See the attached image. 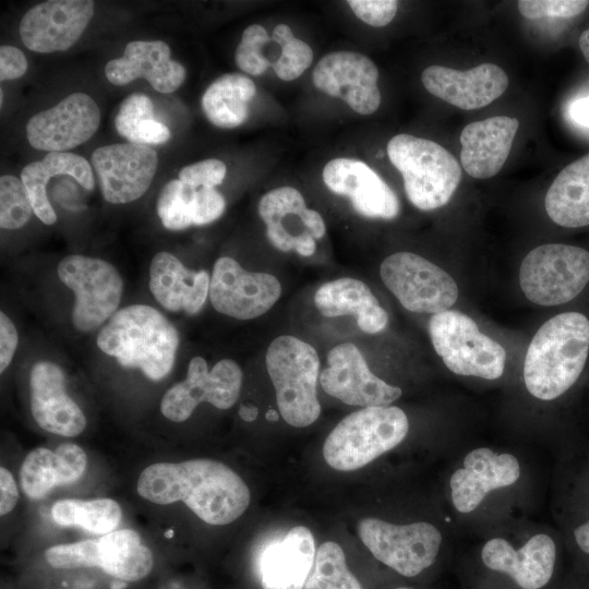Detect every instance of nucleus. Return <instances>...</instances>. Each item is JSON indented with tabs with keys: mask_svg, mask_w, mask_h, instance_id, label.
<instances>
[{
	"mask_svg": "<svg viewBox=\"0 0 589 589\" xmlns=\"http://www.w3.org/2000/svg\"><path fill=\"white\" fill-rule=\"evenodd\" d=\"M136 489L155 504L181 501L215 526L235 521L250 504V491L241 477L225 464L205 458L152 464L141 472Z\"/></svg>",
	"mask_w": 589,
	"mask_h": 589,
	"instance_id": "nucleus-1",
	"label": "nucleus"
},
{
	"mask_svg": "<svg viewBox=\"0 0 589 589\" xmlns=\"http://www.w3.org/2000/svg\"><path fill=\"white\" fill-rule=\"evenodd\" d=\"M589 361V316L581 311L558 313L537 330L524 362L528 392L554 400L569 392Z\"/></svg>",
	"mask_w": 589,
	"mask_h": 589,
	"instance_id": "nucleus-2",
	"label": "nucleus"
},
{
	"mask_svg": "<svg viewBox=\"0 0 589 589\" xmlns=\"http://www.w3.org/2000/svg\"><path fill=\"white\" fill-rule=\"evenodd\" d=\"M97 346L125 368L159 381L172 369L179 334L156 309L132 304L117 311L100 329Z\"/></svg>",
	"mask_w": 589,
	"mask_h": 589,
	"instance_id": "nucleus-3",
	"label": "nucleus"
},
{
	"mask_svg": "<svg viewBox=\"0 0 589 589\" xmlns=\"http://www.w3.org/2000/svg\"><path fill=\"white\" fill-rule=\"evenodd\" d=\"M387 155L402 177L407 199L421 211L447 204L461 180L459 163L436 142L397 134L387 144Z\"/></svg>",
	"mask_w": 589,
	"mask_h": 589,
	"instance_id": "nucleus-4",
	"label": "nucleus"
},
{
	"mask_svg": "<svg viewBox=\"0 0 589 589\" xmlns=\"http://www.w3.org/2000/svg\"><path fill=\"white\" fill-rule=\"evenodd\" d=\"M408 430V418L400 408L364 407L332 430L324 442L323 456L336 470H356L400 444Z\"/></svg>",
	"mask_w": 589,
	"mask_h": 589,
	"instance_id": "nucleus-5",
	"label": "nucleus"
},
{
	"mask_svg": "<svg viewBox=\"0 0 589 589\" xmlns=\"http://www.w3.org/2000/svg\"><path fill=\"white\" fill-rule=\"evenodd\" d=\"M265 362L283 419L296 428L315 422L321 413L316 395L320 359L315 348L294 336L281 335L269 344Z\"/></svg>",
	"mask_w": 589,
	"mask_h": 589,
	"instance_id": "nucleus-6",
	"label": "nucleus"
},
{
	"mask_svg": "<svg viewBox=\"0 0 589 589\" xmlns=\"http://www.w3.org/2000/svg\"><path fill=\"white\" fill-rule=\"evenodd\" d=\"M519 284L536 304L572 302L589 287V250L566 243L539 245L522 260Z\"/></svg>",
	"mask_w": 589,
	"mask_h": 589,
	"instance_id": "nucleus-7",
	"label": "nucleus"
},
{
	"mask_svg": "<svg viewBox=\"0 0 589 589\" xmlns=\"http://www.w3.org/2000/svg\"><path fill=\"white\" fill-rule=\"evenodd\" d=\"M429 334L434 350L453 373L485 380L503 374L505 349L482 334L468 315L455 310L435 313L429 322Z\"/></svg>",
	"mask_w": 589,
	"mask_h": 589,
	"instance_id": "nucleus-8",
	"label": "nucleus"
},
{
	"mask_svg": "<svg viewBox=\"0 0 589 589\" xmlns=\"http://www.w3.org/2000/svg\"><path fill=\"white\" fill-rule=\"evenodd\" d=\"M57 272L60 280L75 294L72 323L77 330H93L115 314L123 283L110 263L73 254L59 262Z\"/></svg>",
	"mask_w": 589,
	"mask_h": 589,
	"instance_id": "nucleus-9",
	"label": "nucleus"
},
{
	"mask_svg": "<svg viewBox=\"0 0 589 589\" xmlns=\"http://www.w3.org/2000/svg\"><path fill=\"white\" fill-rule=\"evenodd\" d=\"M358 533L376 560L405 577L429 568L442 543L438 529L425 521L395 525L364 518L358 525Z\"/></svg>",
	"mask_w": 589,
	"mask_h": 589,
	"instance_id": "nucleus-10",
	"label": "nucleus"
},
{
	"mask_svg": "<svg viewBox=\"0 0 589 589\" xmlns=\"http://www.w3.org/2000/svg\"><path fill=\"white\" fill-rule=\"evenodd\" d=\"M380 275L400 304L411 312L440 313L447 311L458 299L454 278L411 252L387 256L381 264Z\"/></svg>",
	"mask_w": 589,
	"mask_h": 589,
	"instance_id": "nucleus-11",
	"label": "nucleus"
},
{
	"mask_svg": "<svg viewBox=\"0 0 589 589\" xmlns=\"http://www.w3.org/2000/svg\"><path fill=\"white\" fill-rule=\"evenodd\" d=\"M241 386L242 371L237 362L223 359L209 371L205 359L196 356L189 363L185 380L164 395L160 411L172 422H183L204 401L228 409L236 404Z\"/></svg>",
	"mask_w": 589,
	"mask_h": 589,
	"instance_id": "nucleus-12",
	"label": "nucleus"
},
{
	"mask_svg": "<svg viewBox=\"0 0 589 589\" xmlns=\"http://www.w3.org/2000/svg\"><path fill=\"white\" fill-rule=\"evenodd\" d=\"M280 294L281 285L272 274L248 272L228 256L219 257L214 265L208 296L221 314L252 320L269 311Z\"/></svg>",
	"mask_w": 589,
	"mask_h": 589,
	"instance_id": "nucleus-13",
	"label": "nucleus"
},
{
	"mask_svg": "<svg viewBox=\"0 0 589 589\" xmlns=\"http://www.w3.org/2000/svg\"><path fill=\"white\" fill-rule=\"evenodd\" d=\"M92 165L104 199L112 204H124L147 191L157 170L158 156L147 145L110 144L93 152Z\"/></svg>",
	"mask_w": 589,
	"mask_h": 589,
	"instance_id": "nucleus-14",
	"label": "nucleus"
},
{
	"mask_svg": "<svg viewBox=\"0 0 589 589\" xmlns=\"http://www.w3.org/2000/svg\"><path fill=\"white\" fill-rule=\"evenodd\" d=\"M327 366L320 375L322 388L346 405L389 406L401 396L399 387L374 375L354 344L344 342L327 353Z\"/></svg>",
	"mask_w": 589,
	"mask_h": 589,
	"instance_id": "nucleus-15",
	"label": "nucleus"
},
{
	"mask_svg": "<svg viewBox=\"0 0 589 589\" xmlns=\"http://www.w3.org/2000/svg\"><path fill=\"white\" fill-rule=\"evenodd\" d=\"M312 80L317 89L342 99L359 115H372L381 105L378 70L365 55L347 50L327 53L315 65Z\"/></svg>",
	"mask_w": 589,
	"mask_h": 589,
	"instance_id": "nucleus-16",
	"label": "nucleus"
},
{
	"mask_svg": "<svg viewBox=\"0 0 589 589\" xmlns=\"http://www.w3.org/2000/svg\"><path fill=\"white\" fill-rule=\"evenodd\" d=\"M99 123L100 110L95 100L77 92L34 115L26 124V136L36 149L65 152L88 141Z\"/></svg>",
	"mask_w": 589,
	"mask_h": 589,
	"instance_id": "nucleus-17",
	"label": "nucleus"
},
{
	"mask_svg": "<svg viewBox=\"0 0 589 589\" xmlns=\"http://www.w3.org/2000/svg\"><path fill=\"white\" fill-rule=\"evenodd\" d=\"M94 14L91 0H49L31 8L19 32L23 44L41 53L64 51L81 37Z\"/></svg>",
	"mask_w": 589,
	"mask_h": 589,
	"instance_id": "nucleus-18",
	"label": "nucleus"
},
{
	"mask_svg": "<svg viewBox=\"0 0 589 589\" xmlns=\"http://www.w3.org/2000/svg\"><path fill=\"white\" fill-rule=\"evenodd\" d=\"M481 561L485 568L507 576L520 589H542L553 578L557 546L544 533L534 534L519 549L494 538L483 545Z\"/></svg>",
	"mask_w": 589,
	"mask_h": 589,
	"instance_id": "nucleus-19",
	"label": "nucleus"
},
{
	"mask_svg": "<svg viewBox=\"0 0 589 589\" xmlns=\"http://www.w3.org/2000/svg\"><path fill=\"white\" fill-rule=\"evenodd\" d=\"M322 177L329 191L348 197L353 209L363 217L389 220L400 212L395 192L359 159H332L325 165Z\"/></svg>",
	"mask_w": 589,
	"mask_h": 589,
	"instance_id": "nucleus-20",
	"label": "nucleus"
},
{
	"mask_svg": "<svg viewBox=\"0 0 589 589\" xmlns=\"http://www.w3.org/2000/svg\"><path fill=\"white\" fill-rule=\"evenodd\" d=\"M421 82L430 94L464 110L488 106L508 86L506 73L494 63H482L467 71L430 65L423 70Z\"/></svg>",
	"mask_w": 589,
	"mask_h": 589,
	"instance_id": "nucleus-21",
	"label": "nucleus"
},
{
	"mask_svg": "<svg viewBox=\"0 0 589 589\" xmlns=\"http://www.w3.org/2000/svg\"><path fill=\"white\" fill-rule=\"evenodd\" d=\"M31 410L36 423L45 431L76 436L86 426V418L65 392L61 368L50 361H39L31 370Z\"/></svg>",
	"mask_w": 589,
	"mask_h": 589,
	"instance_id": "nucleus-22",
	"label": "nucleus"
},
{
	"mask_svg": "<svg viewBox=\"0 0 589 589\" xmlns=\"http://www.w3.org/2000/svg\"><path fill=\"white\" fill-rule=\"evenodd\" d=\"M519 476V462L512 454H496L485 447L473 449L450 478L453 504L458 512L470 513L488 493L515 483Z\"/></svg>",
	"mask_w": 589,
	"mask_h": 589,
	"instance_id": "nucleus-23",
	"label": "nucleus"
},
{
	"mask_svg": "<svg viewBox=\"0 0 589 589\" xmlns=\"http://www.w3.org/2000/svg\"><path fill=\"white\" fill-rule=\"evenodd\" d=\"M107 80L118 86L143 77L159 93H172L185 79L183 65L171 59L169 46L161 40H134L123 56L105 67Z\"/></svg>",
	"mask_w": 589,
	"mask_h": 589,
	"instance_id": "nucleus-24",
	"label": "nucleus"
},
{
	"mask_svg": "<svg viewBox=\"0 0 589 589\" xmlns=\"http://www.w3.org/2000/svg\"><path fill=\"white\" fill-rule=\"evenodd\" d=\"M518 127L516 118L506 116L466 125L460 134L464 170L476 179H489L498 173L509 155Z\"/></svg>",
	"mask_w": 589,
	"mask_h": 589,
	"instance_id": "nucleus-25",
	"label": "nucleus"
},
{
	"mask_svg": "<svg viewBox=\"0 0 589 589\" xmlns=\"http://www.w3.org/2000/svg\"><path fill=\"white\" fill-rule=\"evenodd\" d=\"M315 543L310 529L291 528L284 539L271 543L259 560L263 589H302L315 560Z\"/></svg>",
	"mask_w": 589,
	"mask_h": 589,
	"instance_id": "nucleus-26",
	"label": "nucleus"
},
{
	"mask_svg": "<svg viewBox=\"0 0 589 589\" xmlns=\"http://www.w3.org/2000/svg\"><path fill=\"white\" fill-rule=\"evenodd\" d=\"M211 276L206 271L188 269L169 252H158L151 262L149 289L167 310L196 314L209 293Z\"/></svg>",
	"mask_w": 589,
	"mask_h": 589,
	"instance_id": "nucleus-27",
	"label": "nucleus"
},
{
	"mask_svg": "<svg viewBox=\"0 0 589 589\" xmlns=\"http://www.w3.org/2000/svg\"><path fill=\"white\" fill-rule=\"evenodd\" d=\"M86 465V454L76 444L63 443L55 452L37 447L26 455L21 465V488L29 500H41L56 486L77 481Z\"/></svg>",
	"mask_w": 589,
	"mask_h": 589,
	"instance_id": "nucleus-28",
	"label": "nucleus"
},
{
	"mask_svg": "<svg viewBox=\"0 0 589 589\" xmlns=\"http://www.w3.org/2000/svg\"><path fill=\"white\" fill-rule=\"evenodd\" d=\"M314 304L327 317L354 315L359 328L366 334L382 332L388 322L386 311L369 286L351 277L323 284L314 294Z\"/></svg>",
	"mask_w": 589,
	"mask_h": 589,
	"instance_id": "nucleus-29",
	"label": "nucleus"
},
{
	"mask_svg": "<svg viewBox=\"0 0 589 589\" xmlns=\"http://www.w3.org/2000/svg\"><path fill=\"white\" fill-rule=\"evenodd\" d=\"M225 207V199L217 190L194 188L179 179L166 183L157 201V214L169 230L211 224L224 214Z\"/></svg>",
	"mask_w": 589,
	"mask_h": 589,
	"instance_id": "nucleus-30",
	"label": "nucleus"
},
{
	"mask_svg": "<svg viewBox=\"0 0 589 589\" xmlns=\"http://www.w3.org/2000/svg\"><path fill=\"white\" fill-rule=\"evenodd\" d=\"M70 176L86 190H93L95 182L89 163L80 155L65 152H50L41 160L26 165L21 171L34 209V214L46 225H52L57 215L46 192L51 177Z\"/></svg>",
	"mask_w": 589,
	"mask_h": 589,
	"instance_id": "nucleus-31",
	"label": "nucleus"
},
{
	"mask_svg": "<svg viewBox=\"0 0 589 589\" xmlns=\"http://www.w3.org/2000/svg\"><path fill=\"white\" fill-rule=\"evenodd\" d=\"M544 207L550 219L561 227L589 226V153L556 176L546 192Z\"/></svg>",
	"mask_w": 589,
	"mask_h": 589,
	"instance_id": "nucleus-32",
	"label": "nucleus"
},
{
	"mask_svg": "<svg viewBox=\"0 0 589 589\" xmlns=\"http://www.w3.org/2000/svg\"><path fill=\"white\" fill-rule=\"evenodd\" d=\"M255 93V84L250 77L240 73H227L206 88L202 97V108L214 125L233 129L248 120L249 104Z\"/></svg>",
	"mask_w": 589,
	"mask_h": 589,
	"instance_id": "nucleus-33",
	"label": "nucleus"
},
{
	"mask_svg": "<svg viewBox=\"0 0 589 589\" xmlns=\"http://www.w3.org/2000/svg\"><path fill=\"white\" fill-rule=\"evenodd\" d=\"M98 542L100 568L108 575L123 581H137L152 570L153 554L134 530H113Z\"/></svg>",
	"mask_w": 589,
	"mask_h": 589,
	"instance_id": "nucleus-34",
	"label": "nucleus"
},
{
	"mask_svg": "<svg viewBox=\"0 0 589 589\" xmlns=\"http://www.w3.org/2000/svg\"><path fill=\"white\" fill-rule=\"evenodd\" d=\"M303 195L292 187H280L264 194L259 202V215L266 226V237L281 252L294 250L296 237L287 231L286 219L306 209Z\"/></svg>",
	"mask_w": 589,
	"mask_h": 589,
	"instance_id": "nucleus-35",
	"label": "nucleus"
},
{
	"mask_svg": "<svg viewBox=\"0 0 589 589\" xmlns=\"http://www.w3.org/2000/svg\"><path fill=\"white\" fill-rule=\"evenodd\" d=\"M51 516L60 526H77L94 534L113 531L121 519V508L111 498L76 500L65 498L56 502Z\"/></svg>",
	"mask_w": 589,
	"mask_h": 589,
	"instance_id": "nucleus-36",
	"label": "nucleus"
},
{
	"mask_svg": "<svg viewBox=\"0 0 589 589\" xmlns=\"http://www.w3.org/2000/svg\"><path fill=\"white\" fill-rule=\"evenodd\" d=\"M117 132L130 143L158 145L170 139L168 128L154 118L152 100L144 94H132L120 105L115 119Z\"/></svg>",
	"mask_w": 589,
	"mask_h": 589,
	"instance_id": "nucleus-37",
	"label": "nucleus"
},
{
	"mask_svg": "<svg viewBox=\"0 0 589 589\" xmlns=\"http://www.w3.org/2000/svg\"><path fill=\"white\" fill-rule=\"evenodd\" d=\"M304 589H362L357 577L348 569L344 551L333 541L316 550L314 565Z\"/></svg>",
	"mask_w": 589,
	"mask_h": 589,
	"instance_id": "nucleus-38",
	"label": "nucleus"
},
{
	"mask_svg": "<svg viewBox=\"0 0 589 589\" xmlns=\"http://www.w3.org/2000/svg\"><path fill=\"white\" fill-rule=\"evenodd\" d=\"M272 40L281 48L278 59L271 63L275 74L283 81L298 79L313 61L312 48L297 38L286 24H278L273 31Z\"/></svg>",
	"mask_w": 589,
	"mask_h": 589,
	"instance_id": "nucleus-39",
	"label": "nucleus"
},
{
	"mask_svg": "<svg viewBox=\"0 0 589 589\" xmlns=\"http://www.w3.org/2000/svg\"><path fill=\"white\" fill-rule=\"evenodd\" d=\"M34 213L23 181L14 176L0 178V226L2 229L23 227Z\"/></svg>",
	"mask_w": 589,
	"mask_h": 589,
	"instance_id": "nucleus-40",
	"label": "nucleus"
},
{
	"mask_svg": "<svg viewBox=\"0 0 589 589\" xmlns=\"http://www.w3.org/2000/svg\"><path fill=\"white\" fill-rule=\"evenodd\" d=\"M272 40L267 31L260 24L248 26L236 49L235 61L243 72L257 76L262 75L271 61L262 53V48Z\"/></svg>",
	"mask_w": 589,
	"mask_h": 589,
	"instance_id": "nucleus-41",
	"label": "nucleus"
},
{
	"mask_svg": "<svg viewBox=\"0 0 589 589\" xmlns=\"http://www.w3.org/2000/svg\"><path fill=\"white\" fill-rule=\"evenodd\" d=\"M45 557L55 568L100 567L99 542L85 540L53 545L46 550Z\"/></svg>",
	"mask_w": 589,
	"mask_h": 589,
	"instance_id": "nucleus-42",
	"label": "nucleus"
},
{
	"mask_svg": "<svg viewBox=\"0 0 589 589\" xmlns=\"http://www.w3.org/2000/svg\"><path fill=\"white\" fill-rule=\"evenodd\" d=\"M589 1L584 0H520V14L530 20L546 16L574 17L586 10Z\"/></svg>",
	"mask_w": 589,
	"mask_h": 589,
	"instance_id": "nucleus-43",
	"label": "nucleus"
},
{
	"mask_svg": "<svg viewBox=\"0 0 589 589\" xmlns=\"http://www.w3.org/2000/svg\"><path fill=\"white\" fill-rule=\"evenodd\" d=\"M226 172V165L221 160L211 158L183 167L179 180L194 188L214 189L223 183Z\"/></svg>",
	"mask_w": 589,
	"mask_h": 589,
	"instance_id": "nucleus-44",
	"label": "nucleus"
},
{
	"mask_svg": "<svg viewBox=\"0 0 589 589\" xmlns=\"http://www.w3.org/2000/svg\"><path fill=\"white\" fill-rule=\"evenodd\" d=\"M347 3L359 20L374 27L389 24L398 9L396 0H348Z\"/></svg>",
	"mask_w": 589,
	"mask_h": 589,
	"instance_id": "nucleus-45",
	"label": "nucleus"
},
{
	"mask_svg": "<svg viewBox=\"0 0 589 589\" xmlns=\"http://www.w3.org/2000/svg\"><path fill=\"white\" fill-rule=\"evenodd\" d=\"M27 70L24 53L13 46L0 47V80L9 81L21 77Z\"/></svg>",
	"mask_w": 589,
	"mask_h": 589,
	"instance_id": "nucleus-46",
	"label": "nucleus"
},
{
	"mask_svg": "<svg viewBox=\"0 0 589 589\" xmlns=\"http://www.w3.org/2000/svg\"><path fill=\"white\" fill-rule=\"evenodd\" d=\"M17 332L12 321L3 313H0V372H3L10 364L16 346Z\"/></svg>",
	"mask_w": 589,
	"mask_h": 589,
	"instance_id": "nucleus-47",
	"label": "nucleus"
},
{
	"mask_svg": "<svg viewBox=\"0 0 589 589\" xmlns=\"http://www.w3.org/2000/svg\"><path fill=\"white\" fill-rule=\"evenodd\" d=\"M19 500V491L11 472L0 468V514L1 516L9 514Z\"/></svg>",
	"mask_w": 589,
	"mask_h": 589,
	"instance_id": "nucleus-48",
	"label": "nucleus"
},
{
	"mask_svg": "<svg viewBox=\"0 0 589 589\" xmlns=\"http://www.w3.org/2000/svg\"><path fill=\"white\" fill-rule=\"evenodd\" d=\"M570 536L578 553L589 560V512L572 527Z\"/></svg>",
	"mask_w": 589,
	"mask_h": 589,
	"instance_id": "nucleus-49",
	"label": "nucleus"
},
{
	"mask_svg": "<svg viewBox=\"0 0 589 589\" xmlns=\"http://www.w3.org/2000/svg\"><path fill=\"white\" fill-rule=\"evenodd\" d=\"M301 223L304 229L308 230L315 240L324 237L326 226L318 212L306 208L301 215Z\"/></svg>",
	"mask_w": 589,
	"mask_h": 589,
	"instance_id": "nucleus-50",
	"label": "nucleus"
},
{
	"mask_svg": "<svg viewBox=\"0 0 589 589\" xmlns=\"http://www.w3.org/2000/svg\"><path fill=\"white\" fill-rule=\"evenodd\" d=\"M568 113L576 124L589 128V96L573 101Z\"/></svg>",
	"mask_w": 589,
	"mask_h": 589,
	"instance_id": "nucleus-51",
	"label": "nucleus"
},
{
	"mask_svg": "<svg viewBox=\"0 0 589 589\" xmlns=\"http://www.w3.org/2000/svg\"><path fill=\"white\" fill-rule=\"evenodd\" d=\"M316 250L315 239L309 231H303L296 237L294 251L301 256H311Z\"/></svg>",
	"mask_w": 589,
	"mask_h": 589,
	"instance_id": "nucleus-52",
	"label": "nucleus"
},
{
	"mask_svg": "<svg viewBox=\"0 0 589 589\" xmlns=\"http://www.w3.org/2000/svg\"><path fill=\"white\" fill-rule=\"evenodd\" d=\"M259 409L256 406L248 404L241 405L239 408V416L242 420L247 422H252L256 419Z\"/></svg>",
	"mask_w": 589,
	"mask_h": 589,
	"instance_id": "nucleus-53",
	"label": "nucleus"
},
{
	"mask_svg": "<svg viewBox=\"0 0 589 589\" xmlns=\"http://www.w3.org/2000/svg\"><path fill=\"white\" fill-rule=\"evenodd\" d=\"M579 48L585 59L589 62V28L581 33L579 37Z\"/></svg>",
	"mask_w": 589,
	"mask_h": 589,
	"instance_id": "nucleus-54",
	"label": "nucleus"
},
{
	"mask_svg": "<svg viewBox=\"0 0 589 589\" xmlns=\"http://www.w3.org/2000/svg\"><path fill=\"white\" fill-rule=\"evenodd\" d=\"M266 420L275 422L278 420L279 414L275 409H269L265 414Z\"/></svg>",
	"mask_w": 589,
	"mask_h": 589,
	"instance_id": "nucleus-55",
	"label": "nucleus"
},
{
	"mask_svg": "<svg viewBox=\"0 0 589 589\" xmlns=\"http://www.w3.org/2000/svg\"><path fill=\"white\" fill-rule=\"evenodd\" d=\"M2 100H3V92L2 89H0V103L2 104Z\"/></svg>",
	"mask_w": 589,
	"mask_h": 589,
	"instance_id": "nucleus-56",
	"label": "nucleus"
},
{
	"mask_svg": "<svg viewBox=\"0 0 589 589\" xmlns=\"http://www.w3.org/2000/svg\"><path fill=\"white\" fill-rule=\"evenodd\" d=\"M395 589H413V588H411V587H397Z\"/></svg>",
	"mask_w": 589,
	"mask_h": 589,
	"instance_id": "nucleus-57",
	"label": "nucleus"
},
{
	"mask_svg": "<svg viewBox=\"0 0 589 589\" xmlns=\"http://www.w3.org/2000/svg\"><path fill=\"white\" fill-rule=\"evenodd\" d=\"M172 534H173L172 530H170V532L166 533L167 537H171Z\"/></svg>",
	"mask_w": 589,
	"mask_h": 589,
	"instance_id": "nucleus-58",
	"label": "nucleus"
}]
</instances>
